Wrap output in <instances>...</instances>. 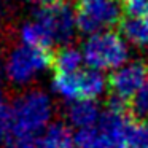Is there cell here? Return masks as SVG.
<instances>
[{
  "mask_svg": "<svg viewBox=\"0 0 148 148\" xmlns=\"http://www.w3.org/2000/svg\"><path fill=\"white\" fill-rule=\"evenodd\" d=\"M51 100L40 91H30L14 100L0 115V140L38 137L51 119Z\"/></svg>",
  "mask_w": 148,
  "mask_h": 148,
  "instance_id": "1",
  "label": "cell"
},
{
  "mask_svg": "<svg viewBox=\"0 0 148 148\" xmlns=\"http://www.w3.org/2000/svg\"><path fill=\"white\" fill-rule=\"evenodd\" d=\"M127 46L116 32L103 30L88 37L83 45V59L94 70H110L121 67L127 61Z\"/></svg>",
  "mask_w": 148,
  "mask_h": 148,
  "instance_id": "2",
  "label": "cell"
},
{
  "mask_svg": "<svg viewBox=\"0 0 148 148\" xmlns=\"http://www.w3.org/2000/svg\"><path fill=\"white\" fill-rule=\"evenodd\" d=\"M75 16L78 30L92 35L118 26L123 18V5L121 0H77Z\"/></svg>",
  "mask_w": 148,
  "mask_h": 148,
  "instance_id": "3",
  "label": "cell"
},
{
  "mask_svg": "<svg viewBox=\"0 0 148 148\" xmlns=\"http://www.w3.org/2000/svg\"><path fill=\"white\" fill-rule=\"evenodd\" d=\"M53 58L54 54L51 53V49L34 48L27 45L16 46L8 54L5 73L16 84L29 83L43 70L53 67Z\"/></svg>",
  "mask_w": 148,
  "mask_h": 148,
  "instance_id": "4",
  "label": "cell"
},
{
  "mask_svg": "<svg viewBox=\"0 0 148 148\" xmlns=\"http://www.w3.org/2000/svg\"><path fill=\"white\" fill-rule=\"evenodd\" d=\"M34 19L45 29L53 45H65L73 38L77 27L75 8L67 0H51L43 3Z\"/></svg>",
  "mask_w": 148,
  "mask_h": 148,
  "instance_id": "5",
  "label": "cell"
},
{
  "mask_svg": "<svg viewBox=\"0 0 148 148\" xmlns=\"http://www.w3.org/2000/svg\"><path fill=\"white\" fill-rule=\"evenodd\" d=\"M53 89L72 102L94 100L105 89V78L99 73V70L94 69H80L73 73H56L53 80Z\"/></svg>",
  "mask_w": 148,
  "mask_h": 148,
  "instance_id": "6",
  "label": "cell"
},
{
  "mask_svg": "<svg viewBox=\"0 0 148 148\" xmlns=\"http://www.w3.org/2000/svg\"><path fill=\"white\" fill-rule=\"evenodd\" d=\"M147 80L148 65L143 61H134L110 75L108 89L112 92V97H118V99L131 103Z\"/></svg>",
  "mask_w": 148,
  "mask_h": 148,
  "instance_id": "7",
  "label": "cell"
},
{
  "mask_svg": "<svg viewBox=\"0 0 148 148\" xmlns=\"http://www.w3.org/2000/svg\"><path fill=\"white\" fill-rule=\"evenodd\" d=\"M67 116L72 126L78 129H88L94 127L99 121V108L94 103V100H75L69 105Z\"/></svg>",
  "mask_w": 148,
  "mask_h": 148,
  "instance_id": "8",
  "label": "cell"
},
{
  "mask_svg": "<svg viewBox=\"0 0 148 148\" xmlns=\"http://www.w3.org/2000/svg\"><path fill=\"white\" fill-rule=\"evenodd\" d=\"M118 30L132 45L135 46L148 45V18L123 16L118 24Z\"/></svg>",
  "mask_w": 148,
  "mask_h": 148,
  "instance_id": "9",
  "label": "cell"
},
{
  "mask_svg": "<svg viewBox=\"0 0 148 148\" xmlns=\"http://www.w3.org/2000/svg\"><path fill=\"white\" fill-rule=\"evenodd\" d=\"M73 147H75V137H72L70 129L62 123L51 124L38 142V148H73Z\"/></svg>",
  "mask_w": 148,
  "mask_h": 148,
  "instance_id": "10",
  "label": "cell"
},
{
  "mask_svg": "<svg viewBox=\"0 0 148 148\" xmlns=\"http://www.w3.org/2000/svg\"><path fill=\"white\" fill-rule=\"evenodd\" d=\"M77 148H121L112 137L102 132L99 127L80 129L75 135Z\"/></svg>",
  "mask_w": 148,
  "mask_h": 148,
  "instance_id": "11",
  "label": "cell"
},
{
  "mask_svg": "<svg viewBox=\"0 0 148 148\" xmlns=\"http://www.w3.org/2000/svg\"><path fill=\"white\" fill-rule=\"evenodd\" d=\"M83 61V53L70 46H64L53 58V69L56 73H73L80 70Z\"/></svg>",
  "mask_w": 148,
  "mask_h": 148,
  "instance_id": "12",
  "label": "cell"
},
{
  "mask_svg": "<svg viewBox=\"0 0 148 148\" xmlns=\"http://www.w3.org/2000/svg\"><path fill=\"white\" fill-rule=\"evenodd\" d=\"M21 40H23V45L34 46V48L51 49V46H53L48 34L45 32V29L35 19L23 26V29H21Z\"/></svg>",
  "mask_w": 148,
  "mask_h": 148,
  "instance_id": "13",
  "label": "cell"
},
{
  "mask_svg": "<svg viewBox=\"0 0 148 148\" xmlns=\"http://www.w3.org/2000/svg\"><path fill=\"white\" fill-rule=\"evenodd\" d=\"M124 148H148V123L135 121L132 124Z\"/></svg>",
  "mask_w": 148,
  "mask_h": 148,
  "instance_id": "14",
  "label": "cell"
},
{
  "mask_svg": "<svg viewBox=\"0 0 148 148\" xmlns=\"http://www.w3.org/2000/svg\"><path fill=\"white\" fill-rule=\"evenodd\" d=\"M131 113L134 118H143L148 115V80L131 102Z\"/></svg>",
  "mask_w": 148,
  "mask_h": 148,
  "instance_id": "15",
  "label": "cell"
},
{
  "mask_svg": "<svg viewBox=\"0 0 148 148\" xmlns=\"http://www.w3.org/2000/svg\"><path fill=\"white\" fill-rule=\"evenodd\" d=\"M126 16L148 18V0H121Z\"/></svg>",
  "mask_w": 148,
  "mask_h": 148,
  "instance_id": "16",
  "label": "cell"
},
{
  "mask_svg": "<svg viewBox=\"0 0 148 148\" xmlns=\"http://www.w3.org/2000/svg\"><path fill=\"white\" fill-rule=\"evenodd\" d=\"M38 137H13L5 142V148H38Z\"/></svg>",
  "mask_w": 148,
  "mask_h": 148,
  "instance_id": "17",
  "label": "cell"
},
{
  "mask_svg": "<svg viewBox=\"0 0 148 148\" xmlns=\"http://www.w3.org/2000/svg\"><path fill=\"white\" fill-rule=\"evenodd\" d=\"M7 110V105L3 102V91H2V83H0V115Z\"/></svg>",
  "mask_w": 148,
  "mask_h": 148,
  "instance_id": "18",
  "label": "cell"
},
{
  "mask_svg": "<svg viewBox=\"0 0 148 148\" xmlns=\"http://www.w3.org/2000/svg\"><path fill=\"white\" fill-rule=\"evenodd\" d=\"M29 2H34V3H48V2H51V0H29Z\"/></svg>",
  "mask_w": 148,
  "mask_h": 148,
  "instance_id": "19",
  "label": "cell"
}]
</instances>
